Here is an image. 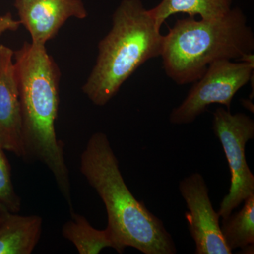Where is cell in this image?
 Segmentation results:
<instances>
[{"label": "cell", "instance_id": "5bb4252c", "mask_svg": "<svg viewBox=\"0 0 254 254\" xmlns=\"http://www.w3.org/2000/svg\"><path fill=\"white\" fill-rule=\"evenodd\" d=\"M0 207L11 213L21 210V199L15 191L11 180V165L0 145Z\"/></svg>", "mask_w": 254, "mask_h": 254}, {"label": "cell", "instance_id": "5b68a950", "mask_svg": "<svg viewBox=\"0 0 254 254\" xmlns=\"http://www.w3.org/2000/svg\"><path fill=\"white\" fill-rule=\"evenodd\" d=\"M213 128L226 156L231 185L218 212L226 218L248 197L254 195V176L246 158L247 142L254 138V122L244 113L233 115L218 108L213 113Z\"/></svg>", "mask_w": 254, "mask_h": 254}, {"label": "cell", "instance_id": "9c48e42d", "mask_svg": "<svg viewBox=\"0 0 254 254\" xmlns=\"http://www.w3.org/2000/svg\"><path fill=\"white\" fill-rule=\"evenodd\" d=\"M14 52L0 45V145L23 160L22 118L15 77Z\"/></svg>", "mask_w": 254, "mask_h": 254}, {"label": "cell", "instance_id": "52a82bcc", "mask_svg": "<svg viewBox=\"0 0 254 254\" xmlns=\"http://www.w3.org/2000/svg\"><path fill=\"white\" fill-rule=\"evenodd\" d=\"M179 189L189 210L185 217L195 242V254H231L222 234L220 215L214 210L203 176L192 174L180 182Z\"/></svg>", "mask_w": 254, "mask_h": 254}, {"label": "cell", "instance_id": "4fadbf2b", "mask_svg": "<svg viewBox=\"0 0 254 254\" xmlns=\"http://www.w3.org/2000/svg\"><path fill=\"white\" fill-rule=\"evenodd\" d=\"M244 202L242 210L222 218L220 226L224 240L232 251L254 245V195Z\"/></svg>", "mask_w": 254, "mask_h": 254}, {"label": "cell", "instance_id": "3957f363", "mask_svg": "<svg viewBox=\"0 0 254 254\" xmlns=\"http://www.w3.org/2000/svg\"><path fill=\"white\" fill-rule=\"evenodd\" d=\"M254 34L239 7L215 19H177L164 36L165 73L178 85L194 83L214 62L239 60L253 53Z\"/></svg>", "mask_w": 254, "mask_h": 254}, {"label": "cell", "instance_id": "277c9868", "mask_svg": "<svg viewBox=\"0 0 254 254\" xmlns=\"http://www.w3.org/2000/svg\"><path fill=\"white\" fill-rule=\"evenodd\" d=\"M163 41L141 0H123L111 30L98 43L96 62L82 91L93 104H108L141 65L160 57Z\"/></svg>", "mask_w": 254, "mask_h": 254}, {"label": "cell", "instance_id": "2e32d148", "mask_svg": "<svg viewBox=\"0 0 254 254\" xmlns=\"http://www.w3.org/2000/svg\"><path fill=\"white\" fill-rule=\"evenodd\" d=\"M2 208L0 207V218H1V213H2Z\"/></svg>", "mask_w": 254, "mask_h": 254}, {"label": "cell", "instance_id": "8992f818", "mask_svg": "<svg viewBox=\"0 0 254 254\" xmlns=\"http://www.w3.org/2000/svg\"><path fill=\"white\" fill-rule=\"evenodd\" d=\"M254 68V64L247 62H214L194 82L185 100L172 110L170 123L177 125L193 123L212 104L224 105L230 110L235 95L253 77Z\"/></svg>", "mask_w": 254, "mask_h": 254}, {"label": "cell", "instance_id": "8fae6325", "mask_svg": "<svg viewBox=\"0 0 254 254\" xmlns=\"http://www.w3.org/2000/svg\"><path fill=\"white\" fill-rule=\"evenodd\" d=\"M232 4V0H162L148 11L161 29L172 15L187 14L190 17L199 16L202 19H215L226 14Z\"/></svg>", "mask_w": 254, "mask_h": 254}, {"label": "cell", "instance_id": "ba28073f", "mask_svg": "<svg viewBox=\"0 0 254 254\" xmlns=\"http://www.w3.org/2000/svg\"><path fill=\"white\" fill-rule=\"evenodd\" d=\"M19 21L31 35L32 43L46 46L69 18L88 17L82 0H15Z\"/></svg>", "mask_w": 254, "mask_h": 254}, {"label": "cell", "instance_id": "7c38bea8", "mask_svg": "<svg viewBox=\"0 0 254 254\" xmlns=\"http://www.w3.org/2000/svg\"><path fill=\"white\" fill-rule=\"evenodd\" d=\"M71 219L63 225L62 232L80 254H98L103 249L113 248L115 244L107 229L99 230L92 226L83 215L71 212Z\"/></svg>", "mask_w": 254, "mask_h": 254}, {"label": "cell", "instance_id": "7a4b0ae2", "mask_svg": "<svg viewBox=\"0 0 254 254\" xmlns=\"http://www.w3.org/2000/svg\"><path fill=\"white\" fill-rule=\"evenodd\" d=\"M80 170L104 203L106 229L117 252L123 254L127 247H132L144 254L176 253L173 237L163 221L127 187L105 133L96 132L89 138L80 158Z\"/></svg>", "mask_w": 254, "mask_h": 254}, {"label": "cell", "instance_id": "6da1fadb", "mask_svg": "<svg viewBox=\"0 0 254 254\" xmlns=\"http://www.w3.org/2000/svg\"><path fill=\"white\" fill-rule=\"evenodd\" d=\"M15 77L22 118L25 161H39L53 174L73 211L64 143L55 131L60 105V70L46 46L24 42L14 52Z\"/></svg>", "mask_w": 254, "mask_h": 254}, {"label": "cell", "instance_id": "30bf717a", "mask_svg": "<svg viewBox=\"0 0 254 254\" xmlns=\"http://www.w3.org/2000/svg\"><path fill=\"white\" fill-rule=\"evenodd\" d=\"M43 218L4 208L0 218V254H31L41 239Z\"/></svg>", "mask_w": 254, "mask_h": 254}, {"label": "cell", "instance_id": "9a60e30c", "mask_svg": "<svg viewBox=\"0 0 254 254\" xmlns=\"http://www.w3.org/2000/svg\"><path fill=\"white\" fill-rule=\"evenodd\" d=\"M21 26L19 20L14 19L10 12L0 16V37L6 32L18 31Z\"/></svg>", "mask_w": 254, "mask_h": 254}]
</instances>
